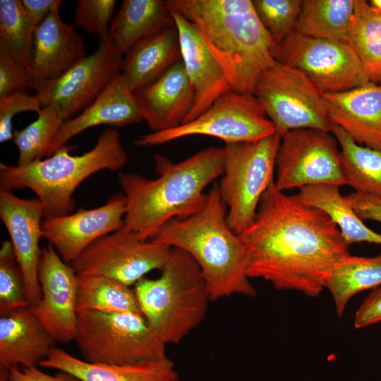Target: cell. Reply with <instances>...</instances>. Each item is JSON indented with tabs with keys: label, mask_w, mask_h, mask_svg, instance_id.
I'll return each instance as SVG.
<instances>
[{
	"label": "cell",
	"mask_w": 381,
	"mask_h": 381,
	"mask_svg": "<svg viewBox=\"0 0 381 381\" xmlns=\"http://www.w3.org/2000/svg\"><path fill=\"white\" fill-rule=\"evenodd\" d=\"M346 198L362 220H373L381 223V199L356 192L350 193Z\"/></svg>",
	"instance_id": "obj_43"
},
{
	"label": "cell",
	"mask_w": 381,
	"mask_h": 381,
	"mask_svg": "<svg viewBox=\"0 0 381 381\" xmlns=\"http://www.w3.org/2000/svg\"><path fill=\"white\" fill-rule=\"evenodd\" d=\"M379 286H381V252L373 257L350 254L334 269L325 288L332 296L337 316L341 317L353 296Z\"/></svg>",
	"instance_id": "obj_29"
},
{
	"label": "cell",
	"mask_w": 381,
	"mask_h": 381,
	"mask_svg": "<svg viewBox=\"0 0 381 381\" xmlns=\"http://www.w3.org/2000/svg\"><path fill=\"white\" fill-rule=\"evenodd\" d=\"M0 218L11 238L17 261L22 270L30 306L41 299L39 265L43 238L42 205L37 198L23 199L12 191L0 189Z\"/></svg>",
	"instance_id": "obj_17"
},
{
	"label": "cell",
	"mask_w": 381,
	"mask_h": 381,
	"mask_svg": "<svg viewBox=\"0 0 381 381\" xmlns=\"http://www.w3.org/2000/svg\"><path fill=\"white\" fill-rule=\"evenodd\" d=\"M166 2L170 10L179 11L188 20L237 15L254 8L250 0H167Z\"/></svg>",
	"instance_id": "obj_38"
},
{
	"label": "cell",
	"mask_w": 381,
	"mask_h": 381,
	"mask_svg": "<svg viewBox=\"0 0 381 381\" xmlns=\"http://www.w3.org/2000/svg\"><path fill=\"white\" fill-rule=\"evenodd\" d=\"M174 25L166 1L124 0L111 22L109 39L123 55L138 42Z\"/></svg>",
	"instance_id": "obj_26"
},
{
	"label": "cell",
	"mask_w": 381,
	"mask_h": 381,
	"mask_svg": "<svg viewBox=\"0 0 381 381\" xmlns=\"http://www.w3.org/2000/svg\"><path fill=\"white\" fill-rule=\"evenodd\" d=\"M152 132L174 128L190 111L194 92L182 61H176L147 87L134 92Z\"/></svg>",
	"instance_id": "obj_21"
},
{
	"label": "cell",
	"mask_w": 381,
	"mask_h": 381,
	"mask_svg": "<svg viewBox=\"0 0 381 381\" xmlns=\"http://www.w3.org/2000/svg\"><path fill=\"white\" fill-rule=\"evenodd\" d=\"M379 84H381V82Z\"/></svg>",
	"instance_id": "obj_46"
},
{
	"label": "cell",
	"mask_w": 381,
	"mask_h": 381,
	"mask_svg": "<svg viewBox=\"0 0 381 381\" xmlns=\"http://www.w3.org/2000/svg\"><path fill=\"white\" fill-rule=\"evenodd\" d=\"M55 343L30 306L0 315V368L40 366Z\"/></svg>",
	"instance_id": "obj_23"
},
{
	"label": "cell",
	"mask_w": 381,
	"mask_h": 381,
	"mask_svg": "<svg viewBox=\"0 0 381 381\" xmlns=\"http://www.w3.org/2000/svg\"><path fill=\"white\" fill-rule=\"evenodd\" d=\"M28 306L22 270L11 241L5 240L0 250V315Z\"/></svg>",
	"instance_id": "obj_35"
},
{
	"label": "cell",
	"mask_w": 381,
	"mask_h": 381,
	"mask_svg": "<svg viewBox=\"0 0 381 381\" xmlns=\"http://www.w3.org/2000/svg\"><path fill=\"white\" fill-rule=\"evenodd\" d=\"M64 123L54 107H42L37 119L20 130H14L13 141L18 150L17 165L23 166L47 157L49 147Z\"/></svg>",
	"instance_id": "obj_33"
},
{
	"label": "cell",
	"mask_w": 381,
	"mask_h": 381,
	"mask_svg": "<svg viewBox=\"0 0 381 381\" xmlns=\"http://www.w3.org/2000/svg\"><path fill=\"white\" fill-rule=\"evenodd\" d=\"M42 109L36 96L28 90L16 91L0 97V143L13 139V117L21 112L38 113Z\"/></svg>",
	"instance_id": "obj_39"
},
{
	"label": "cell",
	"mask_w": 381,
	"mask_h": 381,
	"mask_svg": "<svg viewBox=\"0 0 381 381\" xmlns=\"http://www.w3.org/2000/svg\"><path fill=\"white\" fill-rule=\"evenodd\" d=\"M126 209L124 195L117 193L102 206L44 218L43 238L64 262L71 264L95 241L123 229Z\"/></svg>",
	"instance_id": "obj_16"
},
{
	"label": "cell",
	"mask_w": 381,
	"mask_h": 381,
	"mask_svg": "<svg viewBox=\"0 0 381 381\" xmlns=\"http://www.w3.org/2000/svg\"><path fill=\"white\" fill-rule=\"evenodd\" d=\"M115 0H78L75 8L73 25L86 33L95 35L99 42L109 39L114 19Z\"/></svg>",
	"instance_id": "obj_37"
},
{
	"label": "cell",
	"mask_w": 381,
	"mask_h": 381,
	"mask_svg": "<svg viewBox=\"0 0 381 381\" xmlns=\"http://www.w3.org/2000/svg\"><path fill=\"white\" fill-rule=\"evenodd\" d=\"M356 0H305L295 30L315 38L345 41Z\"/></svg>",
	"instance_id": "obj_31"
},
{
	"label": "cell",
	"mask_w": 381,
	"mask_h": 381,
	"mask_svg": "<svg viewBox=\"0 0 381 381\" xmlns=\"http://www.w3.org/2000/svg\"><path fill=\"white\" fill-rule=\"evenodd\" d=\"M154 158L156 179L118 174L126 202L123 229L145 241L169 221L187 218L205 206L204 190L223 174L225 148L208 147L177 163L162 155Z\"/></svg>",
	"instance_id": "obj_2"
},
{
	"label": "cell",
	"mask_w": 381,
	"mask_h": 381,
	"mask_svg": "<svg viewBox=\"0 0 381 381\" xmlns=\"http://www.w3.org/2000/svg\"><path fill=\"white\" fill-rule=\"evenodd\" d=\"M123 55L121 74L130 89L135 92L147 87L181 56L176 25L138 42Z\"/></svg>",
	"instance_id": "obj_25"
},
{
	"label": "cell",
	"mask_w": 381,
	"mask_h": 381,
	"mask_svg": "<svg viewBox=\"0 0 381 381\" xmlns=\"http://www.w3.org/2000/svg\"><path fill=\"white\" fill-rule=\"evenodd\" d=\"M360 59L370 82H381V11L356 0L345 40Z\"/></svg>",
	"instance_id": "obj_30"
},
{
	"label": "cell",
	"mask_w": 381,
	"mask_h": 381,
	"mask_svg": "<svg viewBox=\"0 0 381 381\" xmlns=\"http://www.w3.org/2000/svg\"><path fill=\"white\" fill-rule=\"evenodd\" d=\"M169 11L179 32L181 57L194 92L193 103L183 124L201 115L218 97L232 87L196 26L179 11Z\"/></svg>",
	"instance_id": "obj_19"
},
{
	"label": "cell",
	"mask_w": 381,
	"mask_h": 381,
	"mask_svg": "<svg viewBox=\"0 0 381 381\" xmlns=\"http://www.w3.org/2000/svg\"><path fill=\"white\" fill-rule=\"evenodd\" d=\"M143 120L135 94L121 74L91 104L76 116L64 122L49 147L47 157L90 128L99 125L122 127Z\"/></svg>",
	"instance_id": "obj_22"
},
{
	"label": "cell",
	"mask_w": 381,
	"mask_h": 381,
	"mask_svg": "<svg viewBox=\"0 0 381 381\" xmlns=\"http://www.w3.org/2000/svg\"><path fill=\"white\" fill-rule=\"evenodd\" d=\"M246 274L279 291L317 297L334 269L350 255L349 245L323 211L287 195L273 182L255 217L240 234Z\"/></svg>",
	"instance_id": "obj_1"
},
{
	"label": "cell",
	"mask_w": 381,
	"mask_h": 381,
	"mask_svg": "<svg viewBox=\"0 0 381 381\" xmlns=\"http://www.w3.org/2000/svg\"><path fill=\"white\" fill-rule=\"evenodd\" d=\"M255 11L274 43L279 44L296 28L301 0H253Z\"/></svg>",
	"instance_id": "obj_36"
},
{
	"label": "cell",
	"mask_w": 381,
	"mask_h": 381,
	"mask_svg": "<svg viewBox=\"0 0 381 381\" xmlns=\"http://www.w3.org/2000/svg\"><path fill=\"white\" fill-rule=\"evenodd\" d=\"M8 381H80L73 375L58 371L49 375L41 370L38 366L25 368L16 367L9 370Z\"/></svg>",
	"instance_id": "obj_42"
},
{
	"label": "cell",
	"mask_w": 381,
	"mask_h": 381,
	"mask_svg": "<svg viewBox=\"0 0 381 381\" xmlns=\"http://www.w3.org/2000/svg\"><path fill=\"white\" fill-rule=\"evenodd\" d=\"M381 321V286L366 297L355 313L354 327L361 329Z\"/></svg>",
	"instance_id": "obj_41"
},
{
	"label": "cell",
	"mask_w": 381,
	"mask_h": 381,
	"mask_svg": "<svg viewBox=\"0 0 381 381\" xmlns=\"http://www.w3.org/2000/svg\"><path fill=\"white\" fill-rule=\"evenodd\" d=\"M370 4L374 8L381 11V0H372Z\"/></svg>",
	"instance_id": "obj_45"
},
{
	"label": "cell",
	"mask_w": 381,
	"mask_h": 381,
	"mask_svg": "<svg viewBox=\"0 0 381 381\" xmlns=\"http://www.w3.org/2000/svg\"><path fill=\"white\" fill-rule=\"evenodd\" d=\"M331 133L339 145L346 184L356 193L381 199V150L358 144L337 126H332Z\"/></svg>",
	"instance_id": "obj_28"
},
{
	"label": "cell",
	"mask_w": 381,
	"mask_h": 381,
	"mask_svg": "<svg viewBox=\"0 0 381 381\" xmlns=\"http://www.w3.org/2000/svg\"><path fill=\"white\" fill-rule=\"evenodd\" d=\"M77 310L107 313H141L132 286L115 279L91 274H78Z\"/></svg>",
	"instance_id": "obj_32"
},
{
	"label": "cell",
	"mask_w": 381,
	"mask_h": 381,
	"mask_svg": "<svg viewBox=\"0 0 381 381\" xmlns=\"http://www.w3.org/2000/svg\"><path fill=\"white\" fill-rule=\"evenodd\" d=\"M61 4L53 8L32 34L28 71L35 92L86 56L83 39L73 24L64 23L61 18Z\"/></svg>",
	"instance_id": "obj_18"
},
{
	"label": "cell",
	"mask_w": 381,
	"mask_h": 381,
	"mask_svg": "<svg viewBox=\"0 0 381 381\" xmlns=\"http://www.w3.org/2000/svg\"><path fill=\"white\" fill-rule=\"evenodd\" d=\"M339 188L327 184L308 186L300 188L298 195L307 205L326 213L349 246L362 242L381 245V234L363 222L346 196L341 195Z\"/></svg>",
	"instance_id": "obj_27"
},
{
	"label": "cell",
	"mask_w": 381,
	"mask_h": 381,
	"mask_svg": "<svg viewBox=\"0 0 381 381\" xmlns=\"http://www.w3.org/2000/svg\"><path fill=\"white\" fill-rule=\"evenodd\" d=\"M171 250L123 228L95 241L70 265L78 274L107 277L134 286L149 272L161 271Z\"/></svg>",
	"instance_id": "obj_13"
},
{
	"label": "cell",
	"mask_w": 381,
	"mask_h": 381,
	"mask_svg": "<svg viewBox=\"0 0 381 381\" xmlns=\"http://www.w3.org/2000/svg\"><path fill=\"white\" fill-rule=\"evenodd\" d=\"M276 133L254 95L229 90L194 120L172 129L151 132L135 140L137 146H155L191 135H208L225 143L259 140Z\"/></svg>",
	"instance_id": "obj_10"
},
{
	"label": "cell",
	"mask_w": 381,
	"mask_h": 381,
	"mask_svg": "<svg viewBox=\"0 0 381 381\" xmlns=\"http://www.w3.org/2000/svg\"><path fill=\"white\" fill-rule=\"evenodd\" d=\"M75 146L64 145L52 155L23 166L0 163V189L29 188L42 205L44 218L70 214L75 202L73 195L90 176L101 171L121 169L128 161L117 130L108 128L98 136L90 150L73 155Z\"/></svg>",
	"instance_id": "obj_4"
},
{
	"label": "cell",
	"mask_w": 381,
	"mask_h": 381,
	"mask_svg": "<svg viewBox=\"0 0 381 381\" xmlns=\"http://www.w3.org/2000/svg\"><path fill=\"white\" fill-rule=\"evenodd\" d=\"M253 95L281 138L303 128L332 131L322 92L294 67L275 59L260 75Z\"/></svg>",
	"instance_id": "obj_9"
},
{
	"label": "cell",
	"mask_w": 381,
	"mask_h": 381,
	"mask_svg": "<svg viewBox=\"0 0 381 381\" xmlns=\"http://www.w3.org/2000/svg\"><path fill=\"white\" fill-rule=\"evenodd\" d=\"M155 279L144 277L134 286L141 313L166 344H177L204 319L210 294L195 260L171 248Z\"/></svg>",
	"instance_id": "obj_5"
},
{
	"label": "cell",
	"mask_w": 381,
	"mask_h": 381,
	"mask_svg": "<svg viewBox=\"0 0 381 381\" xmlns=\"http://www.w3.org/2000/svg\"><path fill=\"white\" fill-rule=\"evenodd\" d=\"M74 341L92 363L130 365L167 356V344L140 313L78 310Z\"/></svg>",
	"instance_id": "obj_7"
},
{
	"label": "cell",
	"mask_w": 381,
	"mask_h": 381,
	"mask_svg": "<svg viewBox=\"0 0 381 381\" xmlns=\"http://www.w3.org/2000/svg\"><path fill=\"white\" fill-rule=\"evenodd\" d=\"M35 90L27 68L5 56H0V97L13 92Z\"/></svg>",
	"instance_id": "obj_40"
},
{
	"label": "cell",
	"mask_w": 381,
	"mask_h": 381,
	"mask_svg": "<svg viewBox=\"0 0 381 381\" xmlns=\"http://www.w3.org/2000/svg\"><path fill=\"white\" fill-rule=\"evenodd\" d=\"M123 58L110 39L59 78L35 92L42 107H54L64 122L91 104L122 73Z\"/></svg>",
	"instance_id": "obj_14"
},
{
	"label": "cell",
	"mask_w": 381,
	"mask_h": 381,
	"mask_svg": "<svg viewBox=\"0 0 381 381\" xmlns=\"http://www.w3.org/2000/svg\"><path fill=\"white\" fill-rule=\"evenodd\" d=\"M31 37L21 0H0V56L28 69Z\"/></svg>",
	"instance_id": "obj_34"
},
{
	"label": "cell",
	"mask_w": 381,
	"mask_h": 381,
	"mask_svg": "<svg viewBox=\"0 0 381 381\" xmlns=\"http://www.w3.org/2000/svg\"><path fill=\"white\" fill-rule=\"evenodd\" d=\"M41 299L32 310L56 342L74 340L77 323V274L49 244L39 265Z\"/></svg>",
	"instance_id": "obj_15"
},
{
	"label": "cell",
	"mask_w": 381,
	"mask_h": 381,
	"mask_svg": "<svg viewBox=\"0 0 381 381\" xmlns=\"http://www.w3.org/2000/svg\"><path fill=\"white\" fill-rule=\"evenodd\" d=\"M22 5L31 35L42 23L49 12L61 0H22Z\"/></svg>",
	"instance_id": "obj_44"
},
{
	"label": "cell",
	"mask_w": 381,
	"mask_h": 381,
	"mask_svg": "<svg viewBox=\"0 0 381 381\" xmlns=\"http://www.w3.org/2000/svg\"><path fill=\"white\" fill-rule=\"evenodd\" d=\"M40 366L69 373L80 381H179L174 363L167 356L136 364L107 365L87 362L55 346Z\"/></svg>",
	"instance_id": "obj_24"
},
{
	"label": "cell",
	"mask_w": 381,
	"mask_h": 381,
	"mask_svg": "<svg viewBox=\"0 0 381 381\" xmlns=\"http://www.w3.org/2000/svg\"><path fill=\"white\" fill-rule=\"evenodd\" d=\"M322 95L332 125L342 128L358 144L381 150V84L369 82Z\"/></svg>",
	"instance_id": "obj_20"
},
{
	"label": "cell",
	"mask_w": 381,
	"mask_h": 381,
	"mask_svg": "<svg viewBox=\"0 0 381 381\" xmlns=\"http://www.w3.org/2000/svg\"><path fill=\"white\" fill-rule=\"evenodd\" d=\"M226 213L218 185L214 183L198 212L169 221L152 239L181 249L195 260L211 301L236 294L249 297L256 294L246 274L245 246L240 235L228 224Z\"/></svg>",
	"instance_id": "obj_3"
},
{
	"label": "cell",
	"mask_w": 381,
	"mask_h": 381,
	"mask_svg": "<svg viewBox=\"0 0 381 381\" xmlns=\"http://www.w3.org/2000/svg\"><path fill=\"white\" fill-rule=\"evenodd\" d=\"M274 57L303 73L322 93L347 91L370 82L358 55L345 41L294 30L277 46Z\"/></svg>",
	"instance_id": "obj_11"
},
{
	"label": "cell",
	"mask_w": 381,
	"mask_h": 381,
	"mask_svg": "<svg viewBox=\"0 0 381 381\" xmlns=\"http://www.w3.org/2000/svg\"><path fill=\"white\" fill-rule=\"evenodd\" d=\"M331 132L303 128L281 138L276 157V187L282 190L313 185H347L338 143Z\"/></svg>",
	"instance_id": "obj_12"
},
{
	"label": "cell",
	"mask_w": 381,
	"mask_h": 381,
	"mask_svg": "<svg viewBox=\"0 0 381 381\" xmlns=\"http://www.w3.org/2000/svg\"><path fill=\"white\" fill-rule=\"evenodd\" d=\"M189 20L222 68L232 90L253 95L260 75L274 61L277 49L254 8L237 15Z\"/></svg>",
	"instance_id": "obj_6"
},
{
	"label": "cell",
	"mask_w": 381,
	"mask_h": 381,
	"mask_svg": "<svg viewBox=\"0 0 381 381\" xmlns=\"http://www.w3.org/2000/svg\"><path fill=\"white\" fill-rule=\"evenodd\" d=\"M281 137L226 143L224 171L218 190L227 209L230 228L240 234L253 222L260 200L274 182L276 157Z\"/></svg>",
	"instance_id": "obj_8"
}]
</instances>
